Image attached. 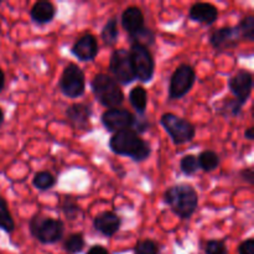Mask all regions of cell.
<instances>
[{"label":"cell","mask_w":254,"mask_h":254,"mask_svg":"<svg viewBox=\"0 0 254 254\" xmlns=\"http://www.w3.org/2000/svg\"><path fill=\"white\" fill-rule=\"evenodd\" d=\"M101 122L104 128L109 133H118V131L131 129L133 130L135 126L136 117L128 109L123 108H112L103 112L101 117Z\"/></svg>","instance_id":"30bf717a"},{"label":"cell","mask_w":254,"mask_h":254,"mask_svg":"<svg viewBox=\"0 0 254 254\" xmlns=\"http://www.w3.org/2000/svg\"><path fill=\"white\" fill-rule=\"evenodd\" d=\"M87 254H111V253H109V251L107 250L106 247H103V246L96 245V246H92V247L89 248Z\"/></svg>","instance_id":"836d02e7"},{"label":"cell","mask_w":254,"mask_h":254,"mask_svg":"<svg viewBox=\"0 0 254 254\" xmlns=\"http://www.w3.org/2000/svg\"><path fill=\"white\" fill-rule=\"evenodd\" d=\"M4 122V112H2V109L0 108V124Z\"/></svg>","instance_id":"8d00e7d4"},{"label":"cell","mask_w":254,"mask_h":254,"mask_svg":"<svg viewBox=\"0 0 254 254\" xmlns=\"http://www.w3.org/2000/svg\"><path fill=\"white\" fill-rule=\"evenodd\" d=\"M59 86L62 93L68 98H79L86 89L84 72L76 64H68L62 72Z\"/></svg>","instance_id":"52a82bcc"},{"label":"cell","mask_w":254,"mask_h":254,"mask_svg":"<svg viewBox=\"0 0 254 254\" xmlns=\"http://www.w3.org/2000/svg\"><path fill=\"white\" fill-rule=\"evenodd\" d=\"M242 107L243 106L237 99H227V101L223 102L222 107L218 108L217 111L225 117H237L240 116L241 111H242Z\"/></svg>","instance_id":"f546056e"},{"label":"cell","mask_w":254,"mask_h":254,"mask_svg":"<svg viewBox=\"0 0 254 254\" xmlns=\"http://www.w3.org/2000/svg\"><path fill=\"white\" fill-rule=\"evenodd\" d=\"M129 54H130L135 79L143 82V83L150 82L154 77V72H155V62H154L153 55L149 51L148 47L131 44Z\"/></svg>","instance_id":"8992f818"},{"label":"cell","mask_w":254,"mask_h":254,"mask_svg":"<svg viewBox=\"0 0 254 254\" xmlns=\"http://www.w3.org/2000/svg\"><path fill=\"white\" fill-rule=\"evenodd\" d=\"M206 254H228L227 246L223 240H210L205 245Z\"/></svg>","instance_id":"4dcf8cb0"},{"label":"cell","mask_w":254,"mask_h":254,"mask_svg":"<svg viewBox=\"0 0 254 254\" xmlns=\"http://www.w3.org/2000/svg\"><path fill=\"white\" fill-rule=\"evenodd\" d=\"M164 202L181 220H189L197 210L198 195L193 186L189 184H176L165 191Z\"/></svg>","instance_id":"7a4b0ae2"},{"label":"cell","mask_w":254,"mask_h":254,"mask_svg":"<svg viewBox=\"0 0 254 254\" xmlns=\"http://www.w3.org/2000/svg\"><path fill=\"white\" fill-rule=\"evenodd\" d=\"M109 148L117 155L128 156L135 163L146 160L151 154L150 144L131 129L114 133L109 139Z\"/></svg>","instance_id":"6da1fadb"},{"label":"cell","mask_w":254,"mask_h":254,"mask_svg":"<svg viewBox=\"0 0 254 254\" xmlns=\"http://www.w3.org/2000/svg\"><path fill=\"white\" fill-rule=\"evenodd\" d=\"M102 40L106 46L112 47L117 44L119 36V30H118V19L117 17H111L104 25L103 30H102Z\"/></svg>","instance_id":"ffe728a7"},{"label":"cell","mask_w":254,"mask_h":254,"mask_svg":"<svg viewBox=\"0 0 254 254\" xmlns=\"http://www.w3.org/2000/svg\"><path fill=\"white\" fill-rule=\"evenodd\" d=\"M196 81V72L192 66L183 64L171 74L169 84V97L170 99H180L185 97L192 89Z\"/></svg>","instance_id":"ba28073f"},{"label":"cell","mask_w":254,"mask_h":254,"mask_svg":"<svg viewBox=\"0 0 254 254\" xmlns=\"http://www.w3.org/2000/svg\"><path fill=\"white\" fill-rule=\"evenodd\" d=\"M91 88L97 101L106 108H117L124 103V93L121 86L109 74H96L91 82Z\"/></svg>","instance_id":"3957f363"},{"label":"cell","mask_w":254,"mask_h":254,"mask_svg":"<svg viewBox=\"0 0 254 254\" xmlns=\"http://www.w3.org/2000/svg\"><path fill=\"white\" fill-rule=\"evenodd\" d=\"M55 15H56V7L51 1H47V0L36 1L30 10V16H31L32 21L40 25L51 22Z\"/></svg>","instance_id":"ac0fdd59"},{"label":"cell","mask_w":254,"mask_h":254,"mask_svg":"<svg viewBox=\"0 0 254 254\" xmlns=\"http://www.w3.org/2000/svg\"><path fill=\"white\" fill-rule=\"evenodd\" d=\"M238 32H240L241 39H245L247 41H254V16L253 15H247L240 21L237 26Z\"/></svg>","instance_id":"d4e9b609"},{"label":"cell","mask_w":254,"mask_h":254,"mask_svg":"<svg viewBox=\"0 0 254 254\" xmlns=\"http://www.w3.org/2000/svg\"><path fill=\"white\" fill-rule=\"evenodd\" d=\"M56 184V179L49 171H40L32 179V185L40 191H47L54 188Z\"/></svg>","instance_id":"603a6c76"},{"label":"cell","mask_w":254,"mask_h":254,"mask_svg":"<svg viewBox=\"0 0 254 254\" xmlns=\"http://www.w3.org/2000/svg\"><path fill=\"white\" fill-rule=\"evenodd\" d=\"M122 226V220L116 212L106 211L99 213L93 220V227L97 232L106 237H113Z\"/></svg>","instance_id":"5bb4252c"},{"label":"cell","mask_w":254,"mask_h":254,"mask_svg":"<svg viewBox=\"0 0 254 254\" xmlns=\"http://www.w3.org/2000/svg\"><path fill=\"white\" fill-rule=\"evenodd\" d=\"M191 20L202 25L215 24L218 19V9L210 2H196L189 10Z\"/></svg>","instance_id":"9a60e30c"},{"label":"cell","mask_w":254,"mask_h":254,"mask_svg":"<svg viewBox=\"0 0 254 254\" xmlns=\"http://www.w3.org/2000/svg\"><path fill=\"white\" fill-rule=\"evenodd\" d=\"M238 253L240 254H254V240L253 238H248V240L243 241V242L238 246Z\"/></svg>","instance_id":"1f68e13d"},{"label":"cell","mask_w":254,"mask_h":254,"mask_svg":"<svg viewBox=\"0 0 254 254\" xmlns=\"http://www.w3.org/2000/svg\"><path fill=\"white\" fill-rule=\"evenodd\" d=\"M134 254H160V246L153 240H140L134 247Z\"/></svg>","instance_id":"4316f807"},{"label":"cell","mask_w":254,"mask_h":254,"mask_svg":"<svg viewBox=\"0 0 254 254\" xmlns=\"http://www.w3.org/2000/svg\"><path fill=\"white\" fill-rule=\"evenodd\" d=\"M91 116V108L83 103H73L66 109L67 121L73 128L79 129V130H86L89 128Z\"/></svg>","instance_id":"2e32d148"},{"label":"cell","mask_w":254,"mask_h":254,"mask_svg":"<svg viewBox=\"0 0 254 254\" xmlns=\"http://www.w3.org/2000/svg\"><path fill=\"white\" fill-rule=\"evenodd\" d=\"M129 39H130L131 44L141 45V46L148 47L154 45V42H155V34L150 29H148V27H144V29H141L140 31L136 32L135 35L130 36Z\"/></svg>","instance_id":"484cf974"},{"label":"cell","mask_w":254,"mask_h":254,"mask_svg":"<svg viewBox=\"0 0 254 254\" xmlns=\"http://www.w3.org/2000/svg\"><path fill=\"white\" fill-rule=\"evenodd\" d=\"M4 86H5V74L4 72H2V69L0 68V93H1V91L4 89Z\"/></svg>","instance_id":"d590c367"},{"label":"cell","mask_w":254,"mask_h":254,"mask_svg":"<svg viewBox=\"0 0 254 254\" xmlns=\"http://www.w3.org/2000/svg\"><path fill=\"white\" fill-rule=\"evenodd\" d=\"M228 88L241 104H245L251 97L253 88V76L247 69H240L228 79Z\"/></svg>","instance_id":"8fae6325"},{"label":"cell","mask_w":254,"mask_h":254,"mask_svg":"<svg viewBox=\"0 0 254 254\" xmlns=\"http://www.w3.org/2000/svg\"><path fill=\"white\" fill-rule=\"evenodd\" d=\"M180 169L183 174H185L186 176H191L197 173L198 169H200L198 168L197 156L192 155V154L184 156L180 160Z\"/></svg>","instance_id":"f1b7e54d"},{"label":"cell","mask_w":254,"mask_h":254,"mask_svg":"<svg viewBox=\"0 0 254 254\" xmlns=\"http://www.w3.org/2000/svg\"><path fill=\"white\" fill-rule=\"evenodd\" d=\"M109 71L113 76L112 78L118 84L121 83L123 86L130 84L135 79V74H134L129 51L124 49L113 51L111 60H109Z\"/></svg>","instance_id":"9c48e42d"},{"label":"cell","mask_w":254,"mask_h":254,"mask_svg":"<svg viewBox=\"0 0 254 254\" xmlns=\"http://www.w3.org/2000/svg\"><path fill=\"white\" fill-rule=\"evenodd\" d=\"M84 248V238L82 233H72L64 240V250L69 254L82 252Z\"/></svg>","instance_id":"cb8c5ba5"},{"label":"cell","mask_w":254,"mask_h":254,"mask_svg":"<svg viewBox=\"0 0 254 254\" xmlns=\"http://www.w3.org/2000/svg\"><path fill=\"white\" fill-rule=\"evenodd\" d=\"M129 102L139 114L145 113L146 106H148V93H146L145 88H143L141 86L134 87L129 93Z\"/></svg>","instance_id":"d6986e66"},{"label":"cell","mask_w":254,"mask_h":254,"mask_svg":"<svg viewBox=\"0 0 254 254\" xmlns=\"http://www.w3.org/2000/svg\"><path fill=\"white\" fill-rule=\"evenodd\" d=\"M71 52L74 57L82 62H89L96 59L98 54V42L92 34H84L79 37L73 46L71 47Z\"/></svg>","instance_id":"4fadbf2b"},{"label":"cell","mask_w":254,"mask_h":254,"mask_svg":"<svg viewBox=\"0 0 254 254\" xmlns=\"http://www.w3.org/2000/svg\"><path fill=\"white\" fill-rule=\"evenodd\" d=\"M122 26L128 32L129 37L135 35L136 32L140 31L145 27L144 22V14L138 6H128L123 12H122Z\"/></svg>","instance_id":"e0dca14e"},{"label":"cell","mask_w":254,"mask_h":254,"mask_svg":"<svg viewBox=\"0 0 254 254\" xmlns=\"http://www.w3.org/2000/svg\"><path fill=\"white\" fill-rule=\"evenodd\" d=\"M62 212H64V217L69 221H73L78 217L79 212H81V208H79L78 203L74 198L67 196L64 198V203H62Z\"/></svg>","instance_id":"83f0119b"},{"label":"cell","mask_w":254,"mask_h":254,"mask_svg":"<svg viewBox=\"0 0 254 254\" xmlns=\"http://www.w3.org/2000/svg\"><path fill=\"white\" fill-rule=\"evenodd\" d=\"M0 228L6 233H11L15 230V222L7 208V203L0 196Z\"/></svg>","instance_id":"7402d4cb"},{"label":"cell","mask_w":254,"mask_h":254,"mask_svg":"<svg viewBox=\"0 0 254 254\" xmlns=\"http://www.w3.org/2000/svg\"><path fill=\"white\" fill-rule=\"evenodd\" d=\"M0 5H1V0H0Z\"/></svg>","instance_id":"74e56055"},{"label":"cell","mask_w":254,"mask_h":254,"mask_svg":"<svg viewBox=\"0 0 254 254\" xmlns=\"http://www.w3.org/2000/svg\"><path fill=\"white\" fill-rule=\"evenodd\" d=\"M240 175H241V179H242L243 181L248 183L250 185H253V183H254V171H253V169H251V168L243 169V170L240 173Z\"/></svg>","instance_id":"d6a6232c"},{"label":"cell","mask_w":254,"mask_h":254,"mask_svg":"<svg viewBox=\"0 0 254 254\" xmlns=\"http://www.w3.org/2000/svg\"><path fill=\"white\" fill-rule=\"evenodd\" d=\"M30 233L44 245H54L60 242L64 235V225L61 220L36 215L29 223Z\"/></svg>","instance_id":"277c9868"},{"label":"cell","mask_w":254,"mask_h":254,"mask_svg":"<svg viewBox=\"0 0 254 254\" xmlns=\"http://www.w3.org/2000/svg\"><path fill=\"white\" fill-rule=\"evenodd\" d=\"M198 168L205 173L215 171L220 166V156L212 150H205L197 156Z\"/></svg>","instance_id":"44dd1931"},{"label":"cell","mask_w":254,"mask_h":254,"mask_svg":"<svg viewBox=\"0 0 254 254\" xmlns=\"http://www.w3.org/2000/svg\"><path fill=\"white\" fill-rule=\"evenodd\" d=\"M245 136L248 139V140H253L254 139V128L253 127H250V128L245 131Z\"/></svg>","instance_id":"e575fe53"},{"label":"cell","mask_w":254,"mask_h":254,"mask_svg":"<svg viewBox=\"0 0 254 254\" xmlns=\"http://www.w3.org/2000/svg\"><path fill=\"white\" fill-rule=\"evenodd\" d=\"M240 32H238L237 26H225L215 30L210 36V44L213 49L218 50H227L233 49L241 41Z\"/></svg>","instance_id":"7c38bea8"},{"label":"cell","mask_w":254,"mask_h":254,"mask_svg":"<svg viewBox=\"0 0 254 254\" xmlns=\"http://www.w3.org/2000/svg\"><path fill=\"white\" fill-rule=\"evenodd\" d=\"M160 124L176 145L189 143V141L192 140L196 134L195 126L191 122L174 113L163 114Z\"/></svg>","instance_id":"5b68a950"}]
</instances>
